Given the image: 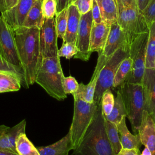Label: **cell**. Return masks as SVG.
Returning <instances> with one entry per match:
<instances>
[{
    "instance_id": "obj_1",
    "label": "cell",
    "mask_w": 155,
    "mask_h": 155,
    "mask_svg": "<svg viewBox=\"0 0 155 155\" xmlns=\"http://www.w3.org/2000/svg\"><path fill=\"white\" fill-rule=\"evenodd\" d=\"M13 31L18 57L24 74L22 87L28 88L35 83L42 59L39 42L40 30L21 27Z\"/></svg>"
},
{
    "instance_id": "obj_2",
    "label": "cell",
    "mask_w": 155,
    "mask_h": 155,
    "mask_svg": "<svg viewBox=\"0 0 155 155\" xmlns=\"http://www.w3.org/2000/svg\"><path fill=\"white\" fill-rule=\"evenodd\" d=\"M72 155H116L107 137L101 104L81 142L73 150Z\"/></svg>"
},
{
    "instance_id": "obj_3",
    "label": "cell",
    "mask_w": 155,
    "mask_h": 155,
    "mask_svg": "<svg viewBox=\"0 0 155 155\" xmlns=\"http://www.w3.org/2000/svg\"><path fill=\"white\" fill-rule=\"evenodd\" d=\"M64 78L59 57L43 58L35 83L40 85L49 96L61 101L67 97L63 89Z\"/></svg>"
},
{
    "instance_id": "obj_4",
    "label": "cell",
    "mask_w": 155,
    "mask_h": 155,
    "mask_svg": "<svg viewBox=\"0 0 155 155\" xmlns=\"http://www.w3.org/2000/svg\"><path fill=\"white\" fill-rule=\"evenodd\" d=\"M117 23L122 32L124 48L129 53L132 42L141 34L149 32V27L137 5L125 7L117 3Z\"/></svg>"
},
{
    "instance_id": "obj_5",
    "label": "cell",
    "mask_w": 155,
    "mask_h": 155,
    "mask_svg": "<svg viewBox=\"0 0 155 155\" xmlns=\"http://www.w3.org/2000/svg\"><path fill=\"white\" fill-rule=\"evenodd\" d=\"M119 87L118 90L122 97L127 117L133 131L137 133L145 110V96L142 85L141 84L124 82Z\"/></svg>"
},
{
    "instance_id": "obj_6",
    "label": "cell",
    "mask_w": 155,
    "mask_h": 155,
    "mask_svg": "<svg viewBox=\"0 0 155 155\" xmlns=\"http://www.w3.org/2000/svg\"><path fill=\"white\" fill-rule=\"evenodd\" d=\"M73 116L68 132L71 143L75 149L81 142L91 124L100 104H97L94 101L92 103H88L76 97H73Z\"/></svg>"
},
{
    "instance_id": "obj_7",
    "label": "cell",
    "mask_w": 155,
    "mask_h": 155,
    "mask_svg": "<svg viewBox=\"0 0 155 155\" xmlns=\"http://www.w3.org/2000/svg\"><path fill=\"white\" fill-rule=\"evenodd\" d=\"M128 56V51L121 47L114 53L101 70L94 95V101L97 104H100L104 91L112 87L113 79L119 66L122 61Z\"/></svg>"
},
{
    "instance_id": "obj_8",
    "label": "cell",
    "mask_w": 155,
    "mask_h": 155,
    "mask_svg": "<svg viewBox=\"0 0 155 155\" xmlns=\"http://www.w3.org/2000/svg\"><path fill=\"white\" fill-rule=\"evenodd\" d=\"M148 33L139 35L131 44L129 56L132 59L133 64L130 72L125 82L131 84H141L145 70L147 45L148 39Z\"/></svg>"
},
{
    "instance_id": "obj_9",
    "label": "cell",
    "mask_w": 155,
    "mask_h": 155,
    "mask_svg": "<svg viewBox=\"0 0 155 155\" xmlns=\"http://www.w3.org/2000/svg\"><path fill=\"white\" fill-rule=\"evenodd\" d=\"M0 56L23 70L18 57L14 31L0 15Z\"/></svg>"
},
{
    "instance_id": "obj_10",
    "label": "cell",
    "mask_w": 155,
    "mask_h": 155,
    "mask_svg": "<svg viewBox=\"0 0 155 155\" xmlns=\"http://www.w3.org/2000/svg\"><path fill=\"white\" fill-rule=\"evenodd\" d=\"M92 24L91 10L88 13L81 15L76 41L78 53L73 57L74 59H79L83 61L89 60L91 54L89 50V46Z\"/></svg>"
},
{
    "instance_id": "obj_11",
    "label": "cell",
    "mask_w": 155,
    "mask_h": 155,
    "mask_svg": "<svg viewBox=\"0 0 155 155\" xmlns=\"http://www.w3.org/2000/svg\"><path fill=\"white\" fill-rule=\"evenodd\" d=\"M57 39L54 18L45 19L39 34L40 49L42 58L58 56Z\"/></svg>"
},
{
    "instance_id": "obj_12",
    "label": "cell",
    "mask_w": 155,
    "mask_h": 155,
    "mask_svg": "<svg viewBox=\"0 0 155 155\" xmlns=\"http://www.w3.org/2000/svg\"><path fill=\"white\" fill-rule=\"evenodd\" d=\"M36 0H19L12 8L1 13V17L15 30L22 27L25 18Z\"/></svg>"
},
{
    "instance_id": "obj_13",
    "label": "cell",
    "mask_w": 155,
    "mask_h": 155,
    "mask_svg": "<svg viewBox=\"0 0 155 155\" xmlns=\"http://www.w3.org/2000/svg\"><path fill=\"white\" fill-rule=\"evenodd\" d=\"M141 84L145 96V110L155 122V67L145 68Z\"/></svg>"
},
{
    "instance_id": "obj_14",
    "label": "cell",
    "mask_w": 155,
    "mask_h": 155,
    "mask_svg": "<svg viewBox=\"0 0 155 155\" xmlns=\"http://www.w3.org/2000/svg\"><path fill=\"white\" fill-rule=\"evenodd\" d=\"M137 134L142 145L148 148L152 155H155V122L146 110L143 112Z\"/></svg>"
},
{
    "instance_id": "obj_15",
    "label": "cell",
    "mask_w": 155,
    "mask_h": 155,
    "mask_svg": "<svg viewBox=\"0 0 155 155\" xmlns=\"http://www.w3.org/2000/svg\"><path fill=\"white\" fill-rule=\"evenodd\" d=\"M107 61L101 56H98L96 66L90 81L87 84H84L82 82L79 84L78 90L72 94L73 97H78L88 103H92L94 102V91L99 73Z\"/></svg>"
},
{
    "instance_id": "obj_16",
    "label": "cell",
    "mask_w": 155,
    "mask_h": 155,
    "mask_svg": "<svg viewBox=\"0 0 155 155\" xmlns=\"http://www.w3.org/2000/svg\"><path fill=\"white\" fill-rule=\"evenodd\" d=\"M26 120L23 119L19 123L9 127L4 125H0V150H7L16 153V140L22 133H25Z\"/></svg>"
},
{
    "instance_id": "obj_17",
    "label": "cell",
    "mask_w": 155,
    "mask_h": 155,
    "mask_svg": "<svg viewBox=\"0 0 155 155\" xmlns=\"http://www.w3.org/2000/svg\"><path fill=\"white\" fill-rule=\"evenodd\" d=\"M121 47L125 49L122 32L117 21L111 25L110 30L104 49L101 53L98 54V56H102L107 61L116 51Z\"/></svg>"
},
{
    "instance_id": "obj_18",
    "label": "cell",
    "mask_w": 155,
    "mask_h": 155,
    "mask_svg": "<svg viewBox=\"0 0 155 155\" xmlns=\"http://www.w3.org/2000/svg\"><path fill=\"white\" fill-rule=\"evenodd\" d=\"M110 25L102 21L99 24H92L89 46V50L91 53L96 51L99 54L102 51L110 30Z\"/></svg>"
},
{
    "instance_id": "obj_19",
    "label": "cell",
    "mask_w": 155,
    "mask_h": 155,
    "mask_svg": "<svg viewBox=\"0 0 155 155\" xmlns=\"http://www.w3.org/2000/svg\"><path fill=\"white\" fill-rule=\"evenodd\" d=\"M40 155H68L74 150L69 132L58 141L44 147H37Z\"/></svg>"
},
{
    "instance_id": "obj_20",
    "label": "cell",
    "mask_w": 155,
    "mask_h": 155,
    "mask_svg": "<svg viewBox=\"0 0 155 155\" xmlns=\"http://www.w3.org/2000/svg\"><path fill=\"white\" fill-rule=\"evenodd\" d=\"M126 117L124 116L117 125L122 147L127 149L139 150L142 143L139 134H133L126 125Z\"/></svg>"
},
{
    "instance_id": "obj_21",
    "label": "cell",
    "mask_w": 155,
    "mask_h": 155,
    "mask_svg": "<svg viewBox=\"0 0 155 155\" xmlns=\"http://www.w3.org/2000/svg\"><path fill=\"white\" fill-rule=\"evenodd\" d=\"M67 10V29L64 41L62 42H76L81 15L77 8L72 4L68 5Z\"/></svg>"
},
{
    "instance_id": "obj_22",
    "label": "cell",
    "mask_w": 155,
    "mask_h": 155,
    "mask_svg": "<svg viewBox=\"0 0 155 155\" xmlns=\"http://www.w3.org/2000/svg\"><path fill=\"white\" fill-rule=\"evenodd\" d=\"M99 8L102 21L111 25L117 21L118 7L116 0H96Z\"/></svg>"
},
{
    "instance_id": "obj_23",
    "label": "cell",
    "mask_w": 155,
    "mask_h": 155,
    "mask_svg": "<svg viewBox=\"0 0 155 155\" xmlns=\"http://www.w3.org/2000/svg\"><path fill=\"white\" fill-rule=\"evenodd\" d=\"M41 3L42 0H36L35 2L25 18L22 27L41 29L45 20L42 12Z\"/></svg>"
},
{
    "instance_id": "obj_24",
    "label": "cell",
    "mask_w": 155,
    "mask_h": 155,
    "mask_svg": "<svg viewBox=\"0 0 155 155\" xmlns=\"http://www.w3.org/2000/svg\"><path fill=\"white\" fill-rule=\"evenodd\" d=\"M107 120L115 124L116 125L120 122L124 116H127L125 105L120 92L117 90L114 99V104L111 112L107 116H104Z\"/></svg>"
},
{
    "instance_id": "obj_25",
    "label": "cell",
    "mask_w": 155,
    "mask_h": 155,
    "mask_svg": "<svg viewBox=\"0 0 155 155\" xmlns=\"http://www.w3.org/2000/svg\"><path fill=\"white\" fill-rule=\"evenodd\" d=\"M22 86L21 80L13 74L0 71V93L17 91Z\"/></svg>"
},
{
    "instance_id": "obj_26",
    "label": "cell",
    "mask_w": 155,
    "mask_h": 155,
    "mask_svg": "<svg viewBox=\"0 0 155 155\" xmlns=\"http://www.w3.org/2000/svg\"><path fill=\"white\" fill-rule=\"evenodd\" d=\"M16 150L19 155H40L37 147L29 140L25 133H22L18 136Z\"/></svg>"
},
{
    "instance_id": "obj_27",
    "label": "cell",
    "mask_w": 155,
    "mask_h": 155,
    "mask_svg": "<svg viewBox=\"0 0 155 155\" xmlns=\"http://www.w3.org/2000/svg\"><path fill=\"white\" fill-rule=\"evenodd\" d=\"M155 67V21L149 27L148 39L147 45L145 68Z\"/></svg>"
},
{
    "instance_id": "obj_28",
    "label": "cell",
    "mask_w": 155,
    "mask_h": 155,
    "mask_svg": "<svg viewBox=\"0 0 155 155\" xmlns=\"http://www.w3.org/2000/svg\"><path fill=\"white\" fill-rule=\"evenodd\" d=\"M105 126L107 137L114 153L116 155L122 148L117 125L105 119Z\"/></svg>"
},
{
    "instance_id": "obj_29",
    "label": "cell",
    "mask_w": 155,
    "mask_h": 155,
    "mask_svg": "<svg viewBox=\"0 0 155 155\" xmlns=\"http://www.w3.org/2000/svg\"><path fill=\"white\" fill-rule=\"evenodd\" d=\"M132 64L133 61L130 56L125 58L122 61L114 76L112 87H118L125 82L128 74L131 70Z\"/></svg>"
},
{
    "instance_id": "obj_30",
    "label": "cell",
    "mask_w": 155,
    "mask_h": 155,
    "mask_svg": "<svg viewBox=\"0 0 155 155\" xmlns=\"http://www.w3.org/2000/svg\"><path fill=\"white\" fill-rule=\"evenodd\" d=\"M68 10L67 8L56 13L55 15V27L58 38H61L64 41L65 35L67 29Z\"/></svg>"
},
{
    "instance_id": "obj_31",
    "label": "cell",
    "mask_w": 155,
    "mask_h": 155,
    "mask_svg": "<svg viewBox=\"0 0 155 155\" xmlns=\"http://www.w3.org/2000/svg\"><path fill=\"white\" fill-rule=\"evenodd\" d=\"M115 97L110 89H107L104 91L101 99V108L104 116L110 114L114 106Z\"/></svg>"
},
{
    "instance_id": "obj_32",
    "label": "cell",
    "mask_w": 155,
    "mask_h": 155,
    "mask_svg": "<svg viewBox=\"0 0 155 155\" xmlns=\"http://www.w3.org/2000/svg\"><path fill=\"white\" fill-rule=\"evenodd\" d=\"M0 71L8 73L16 76L21 80L22 86L23 85L24 81V74L23 70L12 65L1 56H0Z\"/></svg>"
},
{
    "instance_id": "obj_33",
    "label": "cell",
    "mask_w": 155,
    "mask_h": 155,
    "mask_svg": "<svg viewBox=\"0 0 155 155\" xmlns=\"http://www.w3.org/2000/svg\"><path fill=\"white\" fill-rule=\"evenodd\" d=\"M78 53L76 42H62L61 47L58 51V57H64L67 59H70Z\"/></svg>"
},
{
    "instance_id": "obj_34",
    "label": "cell",
    "mask_w": 155,
    "mask_h": 155,
    "mask_svg": "<svg viewBox=\"0 0 155 155\" xmlns=\"http://www.w3.org/2000/svg\"><path fill=\"white\" fill-rule=\"evenodd\" d=\"M41 8L44 19L53 18L56 13V0H42Z\"/></svg>"
},
{
    "instance_id": "obj_35",
    "label": "cell",
    "mask_w": 155,
    "mask_h": 155,
    "mask_svg": "<svg viewBox=\"0 0 155 155\" xmlns=\"http://www.w3.org/2000/svg\"><path fill=\"white\" fill-rule=\"evenodd\" d=\"M141 13L149 27L155 21V0H149L145 8Z\"/></svg>"
},
{
    "instance_id": "obj_36",
    "label": "cell",
    "mask_w": 155,
    "mask_h": 155,
    "mask_svg": "<svg viewBox=\"0 0 155 155\" xmlns=\"http://www.w3.org/2000/svg\"><path fill=\"white\" fill-rule=\"evenodd\" d=\"M62 85L65 94H72L78 90L79 83L77 82L76 79L71 76L67 77L64 76L62 81Z\"/></svg>"
},
{
    "instance_id": "obj_37",
    "label": "cell",
    "mask_w": 155,
    "mask_h": 155,
    "mask_svg": "<svg viewBox=\"0 0 155 155\" xmlns=\"http://www.w3.org/2000/svg\"><path fill=\"white\" fill-rule=\"evenodd\" d=\"M93 0H71V4L74 5L79 14L84 15L91 10Z\"/></svg>"
},
{
    "instance_id": "obj_38",
    "label": "cell",
    "mask_w": 155,
    "mask_h": 155,
    "mask_svg": "<svg viewBox=\"0 0 155 155\" xmlns=\"http://www.w3.org/2000/svg\"><path fill=\"white\" fill-rule=\"evenodd\" d=\"M91 15L93 24H99L102 22L99 8L96 0H93L91 7Z\"/></svg>"
},
{
    "instance_id": "obj_39",
    "label": "cell",
    "mask_w": 155,
    "mask_h": 155,
    "mask_svg": "<svg viewBox=\"0 0 155 155\" xmlns=\"http://www.w3.org/2000/svg\"><path fill=\"white\" fill-rule=\"evenodd\" d=\"M19 1V0H0V13L12 8L17 4Z\"/></svg>"
},
{
    "instance_id": "obj_40",
    "label": "cell",
    "mask_w": 155,
    "mask_h": 155,
    "mask_svg": "<svg viewBox=\"0 0 155 155\" xmlns=\"http://www.w3.org/2000/svg\"><path fill=\"white\" fill-rule=\"evenodd\" d=\"M56 13H58L64 8H66L71 4V0H56Z\"/></svg>"
},
{
    "instance_id": "obj_41",
    "label": "cell",
    "mask_w": 155,
    "mask_h": 155,
    "mask_svg": "<svg viewBox=\"0 0 155 155\" xmlns=\"http://www.w3.org/2000/svg\"><path fill=\"white\" fill-rule=\"evenodd\" d=\"M139 150L122 148V149L116 155H139Z\"/></svg>"
},
{
    "instance_id": "obj_42",
    "label": "cell",
    "mask_w": 155,
    "mask_h": 155,
    "mask_svg": "<svg viewBox=\"0 0 155 155\" xmlns=\"http://www.w3.org/2000/svg\"><path fill=\"white\" fill-rule=\"evenodd\" d=\"M117 2L125 7H132L137 5L136 0H116Z\"/></svg>"
},
{
    "instance_id": "obj_43",
    "label": "cell",
    "mask_w": 155,
    "mask_h": 155,
    "mask_svg": "<svg viewBox=\"0 0 155 155\" xmlns=\"http://www.w3.org/2000/svg\"><path fill=\"white\" fill-rule=\"evenodd\" d=\"M149 0H136L137 7L140 12H142L147 5Z\"/></svg>"
},
{
    "instance_id": "obj_44",
    "label": "cell",
    "mask_w": 155,
    "mask_h": 155,
    "mask_svg": "<svg viewBox=\"0 0 155 155\" xmlns=\"http://www.w3.org/2000/svg\"><path fill=\"white\" fill-rule=\"evenodd\" d=\"M0 155H19L17 153L7 150H0Z\"/></svg>"
},
{
    "instance_id": "obj_45",
    "label": "cell",
    "mask_w": 155,
    "mask_h": 155,
    "mask_svg": "<svg viewBox=\"0 0 155 155\" xmlns=\"http://www.w3.org/2000/svg\"><path fill=\"white\" fill-rule=\"evenodd\" d=\"M139 155H152V154H151V152L150 151V150L148 148L145 147V148L143 149V150L142 151L141 154Z\"/></svg>"
},
{
    "instance_id": "obj_46",
    "label": "cell",
    "mask_w": 155,
    "mask_h": 155,
    "mask_svg": "<svg viewBox=\"0 0 155 155\" xmlns=\"http://www.w3.org/2000/svg\"></svg>"
}]
</instances>
